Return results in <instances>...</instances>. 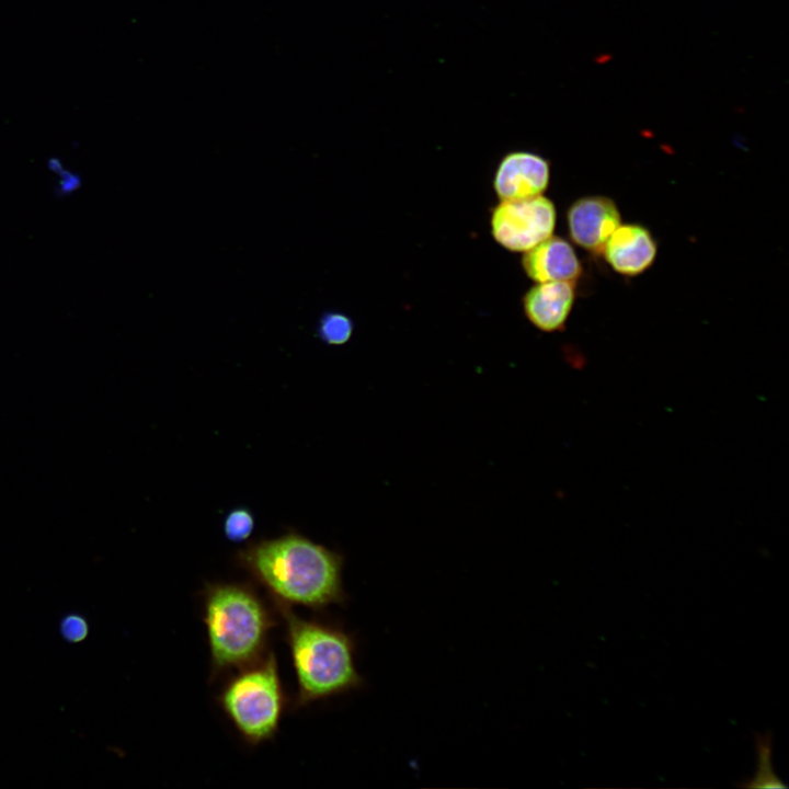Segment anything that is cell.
Listing matches in <instances>:
<instances>
[{
	"mask_svg": "<svg viewBox=\"0 0 789 789\" xmlns=\"http://www.w3.org/2000/svg\"><path fill=\"white\" fill-rule=\"evenodd\" d=\"M203 613L213 677L243 668L266 654L276 620L249 584H207L203 592Z\"/></svg>",
	"mask_w": 789,
	"mask_h": 789,
	"instance_id": "3",
	"label": "cell"
},
{
	"mask_svg": "<svg viewBox=\"0 0 789 789\" xmlns=\"http://www.w3.org/2000/svg\"><path fill=\"white\" fill-rule=\"evenodd\" d=\"M757 751L756 774L737 784L742 788H786L787 786L777 777L773 768L771 752L773 736L770 732L755 734Z\"/></svg>",
	"mask_w": 789,
	"mask_h": 789,
	"instance_id": "11",
	"label": "cell"
},
{
	"mask_svg": "<svg viewBox=\"0 0 789 789\" xmlns=\"http://www.w3.org/2000/svg\"><path fill=\"white\" fill-rule=\"evenodd\" d=\"M286 702L272 651L238 670L218 696L221 710L249 745H259L276 735Z\"/></svg>",
	"mask_w": 789,
	"mask_h": 789,
	"instance_id": "4",
	"label": "cell"
},
{
	"mask_svg": "<svg viewBox=\"0 0 789 789\" xmlns=\"http://www.w3.org/2000/svg\"><path fill=\"white\" fill-rule=\"evenodd\" d=\"M556 221V206L544 195L500 201L490 216L493 239L512 252H526L549 238Z\"/></svg>",
	"mask_w": 789,
	"mask_h": 789,
	"instance_id": "5",
	"label": "cell"
},
{
	"mask_svg": "<svg viewBox=\"0 0 789 789\" xmlns=\"http://www.w3.org/2000/svg\"><path fill=\"white\" fill-rule=\"evenodd\" d=\"M565 219L572 242L598 255L602 254L609 236L620 225L621 216L611 198L588 195L570 205Z\"/></svg>",
	"mask_w": 789,
	"mask_h": 789,
	"instance_id": "6",
	"label": "cell"
},
{
	"mask_svg": "<svg viewBox=\"0 0 789 789\" xmlns=\"http://www.w3.org/2000/svg\"><path fill=\"white\" fill-rule=\"evenodd\" d=\"M521 264L525 274L536 283L576 282L583 272L573 245L556 236L524 252Z\"/></svg>",
	"mask_w": 789,
	"mask_h": 789,
	"instance_id": "10",
	"label": "cell"
},
{
	"mask_svg": "<svg viewBox=\"0 0 789 789\" xmlns=\"http://www.w3.org/2000/svg\"><path fill=\"white\" fill-rule=\"evenodd\" d=\"M238 563L271 599L315 610L343 604V557L294 531L255 541L237 553Z\"/></svg>",
	"mask_w": 789,
	"mask_h": 789,
	"instance_id": "1",
	"label": "cell"
},
{
	"mask_svg": "<svg viewBox=\"0 0 789 789\" xmlns=\"http://www.w3.org/2000/svg\"><path fill=\"white\" fill-rule=\"evenodd\" d=\"M59 633L70 644L83 642L90 633L89 621L79 613H68L59 621Z\"/></svg>",
	"mask_w": 789,
	"mask_h": 789,
	"instance_id": "14",
	"label": "cell"
},
{
	"mask_svg": "<svg viewBox=\"0 0 789 789\" xmlns=\"http://www.w3.org/2000/svg\"><path fill=\"white\" fill-rule=\"evenodd\" d=\"M273 601L283 618L297 681L295 705L313 701L357 689L363 678L354 662L355 644L342 628L298 617L290 605Z\"/></svg>",
	"mask_w": 789,
	"mask_h": 789,
	"instance_id": "2",
	"label": "cell"
},
{
	"mask_svg": "<svg viewBox=\"0 0 789 789\" xmlns=\"http://www.w3.org/2000/svg\"><path fill=\"white\" fill-rule=\"evenodd\" d=\"M602 254L616 273L637 276L655 261L658 243L642 225H619L607 239Z\"/></svg>",
	"mask_w": 789,
	"mask_h": 789,
	"instance_id": "9",
	"label": "cell"
},
{
	"mask_svg": "<svg viewBox=\"0 0 789 789\" xmlns=\"http://www.w3.org/2000/svg\"><path fill=\"white\" fill-rule=\"evenodd\" d=\"M576 298V284L570 281L537 283L523 296L528 321L547 333L562 331Z\"/></svg>",
	"mask_w": 789,
	"mask_h": 789,
	"instance_id": "8",
	"label": "cell"
},
{
	"mask_svg": "<svg viewBox=\"0 0 789 789\" xmlns=\"http://www.w3.org/2000/svg\"><path fill=\"white\" fill-rule=\"evenodd\" d=\"M550 181V162L542 156L510 151L500 160L493 176V190L500 201L525 199L542 195Z\"/></svg>",
	"mask_w": 789,
	"mask_h": 789,
	"instance_id": "7",
	"label": "cell"
},
{
	"mask_svg": "<svg viewBox=\"0 0 789 789\" xmlns=\"http://www.w3.org/2000/svg\"><path fill=\"white\" fill-rule=\"evenodd\" d=\"M254 516L247 507L231 510L224 521V534L232 542L247 540L254 529Z\"/></svg>",
	"mask_w": 789,
	"mask_h": 789,
	"instance_id": "13",
	"label": "cell"
},
{
	"mask_svg": "<svg viewBox=\"0 0 789 789\" xmlns=\"http://www.w3.org/2000/svg\"><path fill=\"white\" fill-rule=\"evenodd\" d=\"M353 331V319L339 310L321 312L316 324V336L327 345L339 346L347 343Z\"/></svg>",
	"mask_w": 789,
	"mask_h": 789,
	"instance_id": "12",
	"label": "cell"
}]
</instances>
